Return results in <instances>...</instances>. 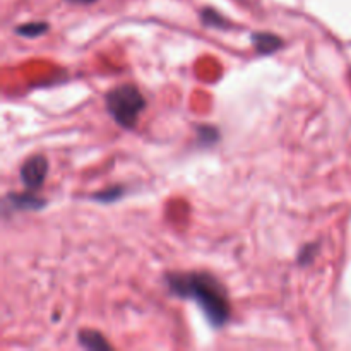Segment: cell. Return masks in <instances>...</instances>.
Wrapping results in <instances>:
<instances>
[{"label": "cell", "instance_id": "10", "mask_svg": "<svg viewBox=\"0 0 351 351\" xmlns=\"http://www.w3.org/2000/svg\"><path fill=\"white\" fill-rule=\"evenodd\" d=\"M123 187L115 185V187H108L101 192H96L91 195V199L95 202H103V204H108V202H117L123 195Z\"/></svg>", "mask_w": 351, "mask_h": 351}, {"label": "cell", "instance_id": "1", "mask_svg": "<svg viewBox=\"0 0 351 351\" xmlns=\"http://www.w3.org/2000/svg\"><path fill=\"white\" fill-rule=\"evenodd\" d=\"M165 283L173 297L194 302L213 329L225 328L232 319L228 291L211 273H167Z\"/></svg>", "mask_w": 351, "mask_h": 351}, {"label": "cell", "instance_id": "11", "mask_svg": "<svg viewBox=\"0 0 351 351\" xmlns=\"http://www.w3.org/2000/svg\"><path fill=\"white\" fill-rule=\"evenodd\" d=\"M319 247H321V243H319V242L307 243V245L302 247L300 252H298L297 263L300 264V266H308V264L314 263V259L317 257Z\"/></svg>", "mask_w": 351, "mask_h": 351}, {"label": "cell", "instance_id": "12", "mask_svg": "<svg viewBox=\"0 0 351 351\" xmlns=\"http://www.w3.org/2000/svg\"><path fill=\"white\" fill-rule=\"evenodd\" d=\"M65 2L74 3V5H91V3H95L96 0H65Z\"/></svg>", "mask_w": 351, "mask_h": 351}, {"label": "cell", "instance_id": "2", "mask_svg": "<svg viewBox=\"0 0 351 351\" xmlns=\"http://www.w3.org/2000/svg\"><path fill=\"white\" fill-rule=\"evenodd\" d=\"M105 108L117 125L134 130L146 110V98L137 86L120 84L105 95Z\"/></svg>", "mask_w": 351, "mask_h": 351}, {"label": "cell", "instance_id": "8", "mask_svg": "<svg viewBox=\"0 0 351 351\" xmlns=\"http://www.w3.org/2000/svg\"><path fill=\"white\" fill-rule=\"evenodd\" d=\"M195 137H197L199 146L211 147L219 141V130L216 127L204 123V125L195 127Z\"/></svg>", "mask_w": 351, "mask_h": 351}, {"label": "cell", "instance_id": "6", "mask_svg": "<svg viewBox=\"0 0 351 351\" xmlns=\"http://www.w3.org/2000/svg\"><path fill=\"white\" fill-rule=\"evenodd\" d=\"M77 341L82 348L91 350V351L113 350V346L106 341L105 336H103L99 331H95V329H82V331H79Z\"/></svg>", "mask_w": 351, "mask_h": 351}, {"label": "cell", "instance_id": "9", "mask_svg": "<svg viewBox=\"0 0 351 351\" xmlns=\"http://www.w3.org/2000/svg\"><path fill=\"white\" fill-rule=\"evenodd\" d=\"M201 21L206 27H215V29H221V31L232 29L230 21H226L221 14L216 12V10L213 9H202Z\"/></svg>", "mask_w": 351, "mask_h": 351}, {"label": "cell", "instance_id": "3", "mask_svg": "<svg viewBox=\"0 0 351 351\" xmlns=\"http://www.w3.org/2000/svg\"><path fill=\"white\" fill-rule=\"evenodd\" d=\"M48 170H50V163L43 154H34V156L27 158L19 170V178L26 191H40L47 180Z\"/></svg>", "mask_w": 351, "mask_h": 351}, {"label": "cell", "instance_id": "4", "mask_svg": "<svg viewBox=\"0 0 351 351\" xmlns=\"http://www.w3.org/2000/svg\"><path fill=\"white\" fill-rule=\"evenodd\" d=\"M45 206L47 201L34 195V192L31 191L9 192L2 201V211L3 216H7L10 211H40Z\"/></svg>", "mask_w": 351, "mask_h": 351}, {"label": "cell", "instance_id": "5", "mask_svg": "<svg viewBox=\"0 0 351 351\" xmlns=\"http://www.w3.org/2000/svg\"><path fill=\"white\" fill-rule=\"evenodd\" d=\"M250 41L259 55H273L285 47L283 38L267 31H254L250 34Z\"/></svg>", "mask_w": 351, "mask_h": 351}, {"label": "cell", "instance_id": "7", "mask_svg": "<svg viewBox=\"0 0 351 351\" xmlns=\"http://www.w3.org/2000/svg\"><path fill=\"white\" fill-rule=\"evenodd\" d=\"M14 31H16L17 36L33 40V38H40L43 36L45 33H48V31H50V26H48V23H45V21H33V23L21 24V26H17Z\"/></svg>", "mask_w": 351, "mask_h": 351}]
</instances>
